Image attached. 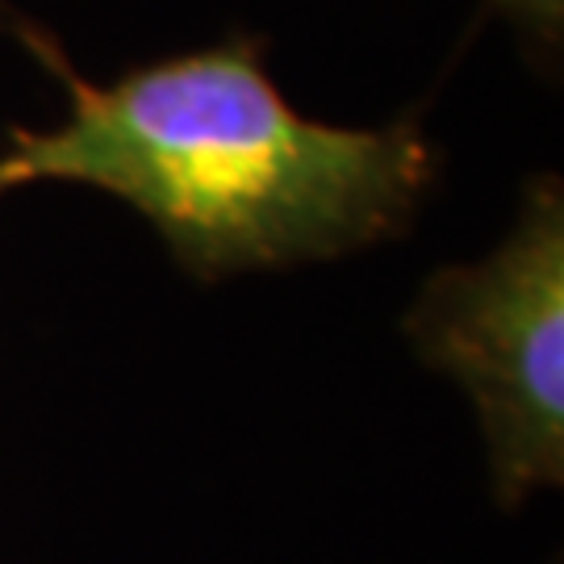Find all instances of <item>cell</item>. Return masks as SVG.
Wrapping results in <instances>:
<instances>
[{
    "instance_id": "cell-1",
    "label": "cell",
    "mask_w": 564,
    "mask_h": 564,
    "mask_svg": "<svg viewBox=\"0 0 564 564\" xmlns=\"http://www.w3.org/2000/svg\"><path fill=\"white\" fill-rule=\"evenodd\" d=\"M55 181L101 188L202 272L326 260L377 242L414 209L431 155L414 126L351 130L302 118L226 42L151 63L113 84L72 80V109L21 130L0 155V193Z\"/></svg>"
},
{
    "instance_id": "cell-2",
    "label": "cell",
    "mask_w": 564,
    "mask_h": 564,
    "mask_svg": "<svg viewBox=\"0 0 564 564\" xmlns=\"http://www.w3.org/2000/svg\"><path fill=\"white\" fill-rule=\"evenodd\" d=\"M431 368L460 384L481 423L489 481L523 506L564 481V197L527 188L489 256L435 272L405 318Z\"/></svg>"
},
{
    "instance_id": "cell-3",
    "label": "cell",
    "mask_w": 564,
    "mask_h": 564,
    "mask_svg": "<svg viewBox=\"0 0 564 564\" xmlns=\"http://www.w3.org/2000/svg\"><path fill=\"white\" fill-rule=\"evenodd\" d=\"M494 9H502L506 18H514L519 25L544 34V39H556L564 21V0H489Z\"/></svg>"
}]
</instances>
